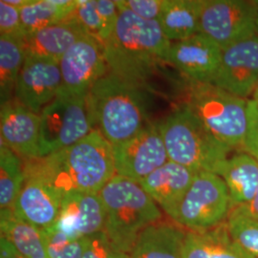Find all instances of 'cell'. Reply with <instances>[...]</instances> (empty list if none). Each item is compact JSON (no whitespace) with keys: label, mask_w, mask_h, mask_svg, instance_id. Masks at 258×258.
Wrapping results in <instances>:
<instances>
[{"label":"cell","mask_w":258,"mask_h":258,"mask_svg":"<svg viewBox=\"0 0 258 258\" xmlns=\"http://www.w3.org/2000/svg\"><path fill=\"white\" fill-rule=\"evenodd\" d=\"M117 6V25L104 43L109 72L146 86L158 65L167 62L172 42L164 34L158 20L141 19L131 11Z\"/></svg>","instance_id":"cell-1"},{"label":"cell","mask_w":258,"mask_h":258,"mask_svg":"<svg viewBox=\"0 0 258 258\" xmlns=\"http://www.w3.org/2000/svg\"><path fill=\"white\" fill-rule=\"evenodd\" d=\"M34 161L25 169L43 176L61 195L100 194L116 175L112 145L95 129L73 146Z\"/></svg>","instance_id":"cell-2"},{"label":"cell","mask_w":258,"mask_h":258,"mask_svg":"<svg viewBox=\"0 0 258 258\" xmlns=\"http://www.w3.org/2000/svg\"><path fill=\"white\" fill-rule=\"evenodd\" d=\"M144 88L111 72L97 81L87 95L93 130L112 146L137 134L148 123Z\"/></svg>","instance_id":"cell-3"},{"label":"cell","mask_w":258,"mask_h":258,"mask_svg":"<svg viewBox=\"0 0 258 258\" xmlns=\"http://www.w3.org/2000/svg\"><path fill=\"white\" fill-rule=\"evenodd\" d=\"M169 161L195 172L220 174L231 148L222 143L186 104L158 124Z\"/></svg>","instance_id":"cell-4"},{"label":"cell","mask_w":258,"mask_h":258,"mask_svg":"<svg viewBox=\"0 0 258 258\" xmlns=\"http://www.w3.org/2000/svg\"><path fill=\"white\" fill-rule=\"evenodd\" d=\"M99 194L106 210L103 231L117 249L129 255L141 232L161 221L160 208L140 183L117 174Z\"/></svg>","instance_id":"cell-5"},{"label":"cell","mask_w":258,"mask_h":258,"mask_svg":"<svg viewBox=\"0 0 258 258\" xmlns=\"http://www.w3.org/2000/svg\"><path fill=\"white\" fill-rule=\"evenodd\" d=\"M248 101L213 83H194L186 105L222 143L232 149L243 146Z\"/></svg>","instance_id":"cell-6"},{"label":"cell","mask_w":258,"mask_h":258,"mask_svg":"<svg viewBox=\"0 0 258 258\" xmlns=\"http://www.w3.org/2000/svg\"><path fill=\"white\" fill-rule=\"evenodd\" d=\"M92 131L87 95L60 89L40 113L39 159L73 146Z\"/></svg>","instance_id":"cell-7"},{"label":"cell","mask_w":258,"mask_h":258,"mask_svg":"<svg viewBox=\"0 0 258 258\" xmlns=\"http://www.w3.org/2000/svg\"><path fill=\"white\" fill-rule=\"evenodd\" d=\"M231 209L223 178L202 171L196 173L172 220L188 231H204L226 221Z\"/></svg>","instance_id":"cell-8"},{"label":"cell","mask_w":258,"mask_h":258,"mask_svg":"<svg viewBox=\"0 0 258 258\" xmlns=\"http://www.w3.org/2000/svg\"><path fill=\"white\" fill-rule=\"evenodd\" d=\"M256 1L205 0L200 33L222 50L258 36Z\"/></svg>","instance_id":"cell-9"},{"label":"cell","mask_w":258,"mask_h":258,"mask_svg":"<svg viewBox=\"0 0 258 258\" xmlns=\"http://www.w3.org/2000/svg\"><path fill=\"white\" fill-rule=\"evenodd\" d=\"M112 149L117 175L138 183L169 161L158 124L150 122Z\"/></svg>","instance_id":"cell-10"},{"label":"cell","mask_w":258,"mask_h":258,"mask_svg":"<svg viewBox=\"0 0 258 258\" xmlns=\"http://www.w3.org/2000/svg\"><path fill=\"white\" fill-rule=\"evenodd\" d=\"M58 63L61 90L74 95H88L95 83L109 73L104 45L91 36L78 40Z\"/></svg>","instance_id":"cell-11"},{"label":"cell","mask_w":258,"mask_h":258,"mask_svg":"<svg viewBox=\"0 0 258 258\" xmlns=\"http://www.w3.org/2000/svg\"><path fill=\"white\" fill-rule=\"evenodd\" d=\"M61 86L58 62L26 55L16 83L15 96L17 102L38 114L55 99Z\"/></svg>","instance_id":"cell-12"},{"label":"cell","mask_w":258,"mask_h":258,"mask_svg":"<svg viewBox=\"0 0 258 258\" xmlns=\"http://www.w3.org/2000/svg\"><path fill=\"white\" fill-rule=\"evenodd\" d=\"M223 50L202 33L171 44L167 63L194 83H213L221 64Z\"/></svg>","instance_id":"cell-13"},{"label":"cell","mask_w":258,"mask_h":258,"mask_svg":"<svg viewBox=\"0 0 258 258\" xmlns=\"http://www.w3.org/2000/svg\"><path fill=\"white\" fill-rule=\"evenodd\" d=\"M25 182L14 205L13 212L20 220L38 228L55 225L62 195L43 176L25 169Z\"/></svg>","instance_id":"cell-14"},{"label":"cell","mask_w":258,"mask_h":258,"mask_svg":"<svg viewBox=\"0 0 258 258\" xmlns=\"http://www.w3.org/2000/svg\"><path fill=\"white\" fill-rule=\"evenodd\" d=\"M258 83V36L223 51L221 64L213 84L247 99Z\"/></svg>","instance_id":"cell-15"},{"label":"cell","mask_w":258,"mask_h":258,"mask_svg":"<svg viewBox=\"0 0 258 258\" xmlns=\"http://www.w3.org/2000/svg\"><path fill=\"white\" fill-rule=\"evenodd\" d=\"M1 141L18 155L39 159L40 115L19 102L1 104Z\"/></svg>","instance_id":"cell-16"},{"label":"cell","mask_w":258,"mask_h":258,"mask_svg":"<svg viewBox=\"0 0 258 258\" xmlns=\"http://www.w3.org/2000/svg\"><path fill=\"white\" fill-rule=\"evenodd\" d=\"M106 210L100 194L69 192L62 195L56 221L66 233L84 238L103 231Z\"/></svg>","instance_id":"cell-17"},{"label":"cell","mask_w":258,"mask_h":258,"mask_svg":"<svg viewBox=\"0 0 258 258\" xmlns=\"http://www.w3.org/2000/svg\"><path fill=\"white\" fill-rule=\"evenodd\" d=\"M197 172L168 161L143 179L140 184L157 205L173 219Z\"/></svg>","instance_id":"cell-18"},{"label":"cell","mask_w":258,"mask_h":258,"mask_svg":"<svg viewBox=\"0 0 258 258\" xmlns=\"http://www.w3.org/2000/svg\"><path fill=\"white\" fill-rule=\"evenodd\" d=\"M89 36L73 18L43 28L25 37L26 55L59 62L65 53L81 38Z\"/></svg>","instance_id":"cell-19"},{"label":"cell","mask_w":258,"mask_h":258,"mask_svg":"<svg viewBox=\"0 0 258 258\" xmlns=\"http://www.w3.org/2000/svg\"><path fill=\"white\" fill-rule=\"evenodd\" d=\"M186 233L177 223H154L141 232L129 258H183Z\"/></svg>","instance_id":"cell-20"},{"label":"cell","mask_w":258,"mask_h":258,"mask_svg":"<svg viewBox=\"0 0 258 258\" xmlns=\"http://www.w3.org/2000/svg\"><path fill=\"white\" fill-rule=\"evenodd\" d=\"M183 258H250L231 238L227 220L209 230L187 231Z\"/></svg>","instance_id":"cell-21"},{"label":"cell","mask_w":258,"mask_h":258,"mask_svg":"<svg viewBox=\"0 0 258 258\" xmlns=\"http://www.w3.org/2000/svg\"><path fill=\"white\" fill-rule=\"evenodd\" d=\"M229 188L232 208L249 205L258 191V160L243 151L229 157L219 174Z\"/></svg>","instance_id":"cell-22"},{"label":"cell","mask_w":258,"mask_h":258,"mask_svg":"<svg viewBox=\"0 0 258 258\" xmlns=\"http://www.w3.org/2000/svg\"><path fill=\"white\" fill-rule=\"evenodd\" d=\"M205 0H164L158 22L170 41H180L200 33Z\"/></svg>","instance_id":"cell-23"},{"label":"cell","mask_w":258,"mask_h":258,"mask_svg":"<svg viewBox=\"0 0 258 258\" xmlns=\"http://www.w3.org/2000/svg\"><path fill=\"white\" fill-rule=\"evenodd\" d=\"M1 236L27 258H48L41 230L20 220L13 211L1 212Z\"/></svg>","instance_id":"cell-24"},{"label":"cell","mask_w":258,"mask_h":258,"mask_svg":"<svg viewBox=\"0 0 258 258\" xmlns=\"http://www.w3.org/2000/svg\"><path fill=\"white\" fill-rule=\"evenodd\" d=\"M77 7L78 1L72 0H36L34 4L19 9L26 37L37 30L68 20Z\"/></svg>","instance_id":"cell-25"},{"label":"cell","mask_w":258,"mask_h":258,"mask_svg":"<svg viewBox=\"0 0 258 258\" xmlns=\"http://www.w3.org/2000/svg\"><path fill=\"white\" fill-rule=\"evenodd\" d=\"M26 57L25 40L6 35L0 36L1 104L11 101L19 72Z\"/></svg>","instance_id":"cell-26"},{"label":"cell","mask_w":258,"mask_h":258,"mask_svg":"<svg viewBox=\"0 0 258 258\" xmlns=\"http://www.w3.org/2000/svg\"><path fill=\"white\" fill-rule=\"evenodd\" d=\"M25 169L19 155L1 141L0 147V206L1 212L13 211L25 182Z\"/></svg>","instance_id":"cell-27"},{"label":"cell","mask_w":258,"mask_h":258,"mask_svg":"<svg viewBox=\"0 0 258 258\" xmlns=\"http://www.w3.org/2000/svg\"><path fill=\"white\" fill-rule=\"evenodd\" d=\"M231 238L250 258H258V220L247 205L231 209L227 218Z\"/></svg>","instance_id":"cell-28"},{"label":"cell","mask_w":258,"mask_h":258,"mask_svg":"<svg viewBox=\"0 0 258 258\" xmlns=\"http://www.w3.org/2000/svg\"><path fill=\"white\" fill-rule=\"evenodd\" d=\"M48 258H82L84 238L62 231L56 224L41 230Z\"/></svg>","instance_id":"cell-29"},{"label":"cell","mask_w":258,"mask_h":258,"mask_svg":"<svg viewBox=\"0 0 258 258\" xmlns=\"http://www.w3.org/2000/svg\"><path fill=\"white\" fill-rule=\"evenodd\" d=\"M74 18L85 30L87 35L96 38L104 45L103 23L97 10L95 0H78Z\"/></svg>","instance_id":"cell-30"},{"label":"cell","mask_w":258,"mask_h":258,"mask_svg":"<svg viewBox=\"0 0 258 258\" xmlns=\"http://www.w3.org/2000/svg\"><path fill=\"white\" fill-rule=\"evenodd\" d=\"M82 258H129V255L117 249L102 231L84 237Z\"/></svg>","instance_id":"cell-31"},{"label":"cell","mask_w":258,"mask_h":258,"mask_svg":"<svg viewBox=\"0 0 258 258\" xmlns=\"http://www.w3.org/2000/svg\"><path fill=\"white\" fill-rule=\"evenodd\" d=\"M0 32L1 35L18 37L24 40L26 37L21 23L20 10L10 5L5 0L0 1Z\"/></svg>","instance_id":"cell-32"},{"label":"cell","mask_w":258,"mask_h":258,"mask_svg":"<svg viewBox=\"0 0 258 258\" xmlns=\"http://www.w3.org/2000/svg\"><path fill=\"white\" fill-rule=\"evenodd\" d=\"M116 3L125 9L131 11L141 19L158 20L164 0H120Z\"/></svg>","instance_id":"cell-33"},{"label":"cell","mask_w":258,"mask_h":258,"mask_svg":"<svg viewBox=\"0 0 258 258\" xmlns=\"http://www.w3.org/2000/svg\"><path fill=\"white\" fill-rule=\"evenodd\" d=\"M242 148L258 160V104L248 101V121Z\"/></svg>","instance_id":"cell-34"},{"label":"cell","mask_w":258,"mask_h":258,"mask_svg":"<svg viewBox=\"0 0 258 258\" xmlns=\"http://www.w3.org/2000/svg\"><path fill=\"white\" fill-rule=\"evenodd\" d=\"M95 3L103 23V37L105 43L110 38L117 25L119 9L115 1L97 0Z\"/></svg>","instance_id":"cell-35"},{"label":"cell","mask_w":258,"mask_h":258,"mask_svg":"<svg viewBox=\"0 0 258 258\" xmlns=\"http://www.w3.org/2000/svg\"><path fill=\"white\" fill-rule=\"evenodd\" d=\"M0 258H27L21 254L9 241L1 236L0 238Z\"/></svg>","instance_id":"cell-36"},{"label":"cell","mask_w":258,"mask_h":258,"mask_svg":"<svg viewBox=\"0 0 258 258\" xmlns=\"http://www.w3.org/2000/svg\"><path fill=\"white\" fill-rule=\"evenodd\" d=\"M5 1L10 5L17 7L19 9L29 6L31 4H34L36 2V0H5Z\"/></svg>","instance_id":"cell-37"},{"label":"cell","mask_w":258,"mask_h":258,"mask_svg":"<svg viewBox=\"0 0 258 258\" xmlns=\"http://www.w3.org/2000/svg\"><path fill=\"white\" fill-rule=\"evenodd\" d=\"M247 206H248V209H249V212L251 213V215L258 220V191L256 195L254 196V198L252 199V201Z\"/></svg>","instance_id":"cell-38"},{"label":"cell","mask_w":258,"mask_h":258,"mask_svg":"<svg viewBox=\"0 0 258 258\" xmlns=\"http://www.w3.org/2000/svg\"><path fill=\"white\" fill-rule=\"evenodd\" d=\"M250 100L258 104V83L256 86H255V88H254V90H253V92L251 94V99Z\"/></svg>","instance_id":"cell-39"},{"label":"cell","mask_w":258,"mask_h":258,"mask_svg":"<svg viewBox=\"0 0 258 258\" xmlns=\"http://www.w3.org/2000/svg\"><path fill=\"white\" fill-rule=\"evenodd\" d=\"M256 3H257V5H258V1H256ZM256 25H257V32H258V18H257V22H256Z\"/></svg>","instance_id":"cell-40"}]
</instances>
